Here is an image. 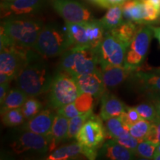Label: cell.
Wrapping results in <instances>:
<instances>
[{
    "instance_id": "cell-1",
    "label": "cell",
    "mask_w": 160,
    "mask_h": 160,
    "mask_svg": "<svg viewBox=\"0 0 160 160\" xmlns=\"http://www.w3.org/2000/svg\"><path fill=\"white\" fill-rule=\"evenodd\" d=\"M53 77L44 57L34 49H30L15 79L17 88L28 97H34L49 91Z\"/></svg>"
},
{
    "instance_id": "cell-2",
    "label": "cell",
    "mask_w": 160,
    "mask_h": 160,
    "mask_svg": "<svg viewBox=\"0 0 160 160\" xmlns=\"http://www.w3.org/2000/svg\"><path fill=\"white\" fill-rule=\"evenodd\" d=\"M43 25L41 20L27 16L5 18L1 26V44L12 43L33 49Z\"/></svg>"
},
{
    "instance_id": "cell-3",
    "label": "cell",
    "mask_w": 160,
    "mask_h": 160,
    "mask_svg": "<svg viewBox=\"0 0 160 160\" xmlns=\"http://www.w3.org/2000/svg\"><path fill=\"white\" fill-rule=\"evenodd\" d=\"M99 53L88 46H72L62 54L60 71L75 77L99 71Z\"/></svg>"
},
{
    "instance_id": "cell-4",
    "label": "cell",
    "mask_w": 160,
    "mask_h": 160,
    "mask_svg": "<svg viewBox=\"0 0 160 160\" xmlns=\"http://www.w3.org/2000/svg\"><path fill=\"white\" fill-rule=\"evenodd\" d=\"M72 47L67 31H64L53 24L43 25L33 49L44 58L62 55Z\"/></svg>"
},
{
    "instance_id": "cell-5",
    "label": "cell",
    "mask_w": 160,
    "mask_h": 160,
    "mask_svg": "<svg viewBox=\"0 0 160 160\" xmlns=\"http://www.w3.org/2000/svg\"><path fill=\"white\" fill-rule=\"evenodd\" d=\"M80 92L72 76L60 71L53 76L49 89L48 104L51 108L59 109L74 102Z\"/></svg>"
},
{
    "instance_id": "cell-6",
    "label": "cell",
    "mask_w": 160,
    "mask_h": 160,
    "mask_svg": "<svg viewBox=\"0 0 160 160\" xmlns=\"http://www.w3.org/2000/svg\"><path fill=\"white\" fill-rule=\"evenodd\" d=\"M153 36L151 25H145L138 29L135 37L128 48L124 66L134 71L144 62Z\"/></svg>"
},
{
    "instance_id": "cell-7",
    "label": "cell",
    "mask_w": 160,
    "mask_h": 160,
    "mask_svg": "<svg viewBox=\"0 0 160 160\" xmlns=\"http://www.w3.org/2000/svg\"><path fill=\"white\" fill-rule=\"evenodd\" d=\"M30 49L11 44L1 49L0 53V73L7 75L10 79H16L25 63Z\"/></svg>"
},
{
    "instance_id": "cell-8",
    "label": "cell",
    "mask_w": 160,
    "mask_h": 160,
    "mask_svg": "<svg viewBox=\"0 0 160 160\" xmlns=\"http://www.w3.org/2000/svg\"><path fill=\"white\" fill-rule=\"evenodd\" d=\"M102 120L92 115L80 129L76 139L83 149L97 151L98 148L103 142L107 133Z\"/></svg>"
},
{
    "instance_id": "cell-9",
    "label": "cell",
    "mask_w": 160,
    "mask_h": 160,
    "mask_svg": "<svg viewBox=\"0 0 160 160\" xmlns=\"http://www.w3.org/2000/svg\"><path fill=\"white\" fill-rule=\"evenodd\" d=\"M128 46L108 31L105 32V37L100 45L99 53V65L122 66L125 62Z\"/></svg>"
},
{
    "instance_id": "cell-10",
    "label": "cell",
    "mask_w": 160,
    "mask_h": 160,
    "mask_svg": "<svg viewBox=\"0 0 160 160\" xmlns=\"http://www.w3.org/2000/svg\"><path fill=\"white\" fill-rule=\"evenodd\" d=\"M22 131L14 138L10 145L15 153L21 154L26 152L45 153L48 151L50 141L48 136L38 134L31 131Z\"/></svg>"
},
{
    "instance_id": "cell-11",
    "label": "cell",
    "mask_w": 160,
    "mask_h": 160,
    "mask_svg": "<svg viewBox=\"0 0 160 160\" xmlns=\"http://www.w3.org/2000/svg\"><path fill=\"white\" fill-rule=\"evenodd\" d=\"M65 22L82 23L92 20L88 9L76 0H48Z\"/></svg>"
},
{
    "instance_id": "cell-12",
    "label": "cell",
    "mask_w": 160,
    "mask_h": 160,
    "mask_svg": "<svg viewBox=\"0 0 160 160\" xmlns=\"http://www.w3.org/2000/svg\"><path fill=\"white\" fill-rule=\"evenodd\" d=\"M48 0H12L1 4L2 18L28 16L37 13Z\"/></svg>"
},
{
    "instance_id": "cell-13",
    "label": "cell",
    "mask_w": 160,
    "mask_h": 160,
    "mask_svg": "<svg viewBox=\"0 0 160 160\" xmlns=\"http://www.w3.org/2000/svg\"><path fill=\"white\" fill-rule=\"evenodd\" d=\"M130 80L140 91L148 93L150 97L160 95V70L156 72H132Z\"/></svg>"
},
{
    "instance_id": "cell-14",
    "label": "cell",
    "mask_w": 160,
    "mask_h": 160,
    "mask_svg": "<svg viewBox=\"0 0 160 160\" xmlns=\"http://www.w3.org/2000/svg\"><path fill=\"white\" fill-rule=\"evenodd\" d=\"M81 93H90L96 98L101 97L105 92L101 69L93 73L73 77Z\"/></svg>"
},
{
    "instance_id": "cell-15",
    "label": "cell",
    "mask_w": 160,
    "mask_h": 160,
    "mask_svg": "<svg viewBox=\"0 0 160 160\" xmlns=\"http://www.w3.org/2000/svg\"><path fill=\"white\" fill-rule=\"evenodd\" d=\"M55 113L51 110H42L39 113L23 124L22 131H31L33 133L48 136L55 118Z\"/></svg>"
},
{
    "instance_id": "cell-16",
    "label": "cell",
    "mask_w": 160,
    "mask_h": 160,
    "mask_svg": "<svg viewBox=\"0 0 160 160\" xmlns=\"http://www.w3.org/2000/svg\"><path fill=\"white\" fill-rule=\"evenodd\" d=\"M102 76L106 88H115L131 77L132 72L125 66L100 64Z\"/></svg>"
},
{
    "instance_id": "cell-17",
    "label": "cell",
    "mask_w": 160,
    "mask_h": 160,
    "mask_svg": "<svg viewBox=\"0 0 160 160\" xmlns=\"http://www.w3.org/2000/svg\"><path fill=\"white\" fill-rule=\"evenodd\" d=\"M122 8L127 21L137 24L150 23L147 4L144 0H129L122 5Z\"/></svg>"
},
{
    "instance_id": "cell-18",
    "label": "cell",
    "mask_w": 160,
    "mask_h": 160,
    "mask_svg": "<svg viewBox=\"0 0 160 160\" xmlns=\"http://www.w3.org/2000/svg\"><path fill=\"white\" fill-rule=\"evenodd\" d=\"M127 109L128 106L109 92L105 91L101 97L100 117L103 121H106L111 117H119Z\"/></svg>"
},
{
    "instance_id": "cell-19",
    "label": "cell",
    "mask_w": 160,
    "mask_h": 160,
    "mask_svg": "<svg viewBox=\"0 0 160 160\" xmlns=\"http://www.w3.org/2000/svg\"><path fill=\"white\" fill-rule=\"evenodd\" d=\"M98 156L112 160H130L134 159L136 153L111 139L103 144Z\"/></svg>"
},
{
    "instance_id": "cell-20",
    "label": "cell",
    "mask_w": 160,
    "mask_h": 160,
    "mask_svg": "<svg viewBox=\"0 0 160 160\" xmlns=\"http://www.w3.org/2000/svg\"><path fill=\"white\" fill-rule=\"evenodd\" d=\"M69 119L65 116L57 113L55 116L53 125L50 134L48 136L49 138L50 145L49 150L53 151L56 148V145L63 140L68 139V133Z\"/></svg>"
},
{
    "instance_id": "cell-21",
    "label": "cell",
    "mask_w": 160,
    "mask_h": 160,
    "mask_svg": "<svg viewBox=\"0 0 160 160\" xmlns=\"http://www.w3.org/2000/svg\"><path fill=\"white\" fill-rule=\"evenodd\" d=\"M66 31L69 36L72 46H88L89 47L86 22H65Z\"/></svg>"
},
{
    "instance_id": "cell-22",
    "label": "cell",
    "mask_w": 160,
    "mask_h": 160,
    "mask_svg": "<svg viewBox=\"0 0 160 160\" xmlns=\"http://www.w3.org/2000/svg\"><path fill=\"white\" fill-rule=\"evenodd\" d=\"M86 28H87L89 47L98 51L105 34V31L101 22L100 20L95 19L86 22Z\"/></svg>"
},
{
    "instance_id": "cell-23",
    "label": "cell",
    "mask_w": 160,
    "mask_h": 160,
    "mask_svg": "<svg viewBox=\"0 0 160 160\" xmlns=\"http://www.w3.org/2000/svg\"><path fill=\"white\" fill-rule=\"evenodd\" d=\"M123 17L122 5H115L109 8L105 15L99 20L106 32L111 31L121 25L123 22Z\"/></svg>"
},
{
    "instance_id": "cell-24",
    "label": "cell",
    "mask_w": 160,
    "mask_h": 160,
    "mask_svg": "<svg viewBox=\"0 0 160 160\" xmlns=\"http://www.w3.org/2000/svg\"><path fill=\"white\" fill-rule=\"evenodd\" d=\"M28 97V96L19 88L11 90L1 104V113L10 109L21 108Z\"/></svg>"
},
{
    "instance_id": "cell-25",
    "label": "cell",
    "mask_w": 160,
    "mask_h": 160,
    "mask_svg": "<svg viewBox=\"0 0 160 160\" xmlns=\"http://www.w3.org/2000/svg\"><path fill=\"white\" fill-rule=\"evenodd\" d=\"M138 28L135 22L131 21L123 22L119 26L108 32L112 33L117 39L121 40L128 47L131 45L133 38L135 37Z\"/></svg>"
},
{
    "instance_id": "cell-26",
    "label": "cell",
    "mask_w": 160,
    "mask_h": 160,
    "mask_svg": "<svg viewBox=\"0 0 160 160\" xmlns=\"http://www.w3.org/2000/svg\"><path fill=\"white\" fill-rule=\"evenodd\" d=\"M82 146L78 142L72 143L71 145L62 146L56 149L46 158L48 160H65L79 154H82Z\"/></svg>"
},
{
    "instance_id": "cell-27",
    "label": "cell",
    "mask_w": 160,
    "mask_h": 160,
    "mask_svg": "<svg viewBox=\"0 0 160 160\" xmlns=\"http://www.w3.org/2000/svg\"><path fill=\"white\" fill-rule=\"evenodd\" d=\"M106 133L112 139H117L129 132V126L124 122L120 116L106 120Z\"/></svg>"
},
{
    "instance_id": "cell-28",
    "label": "cell",
    "mask_w": 160,
    "mask_h": 160,
    "mask_svg": "<svg viewBox=\"0 0 160 160\" xmlns=\"http://www.w3.org/2000/svg\"><path fill=\"white\" fill-rule=\"evenodd\" d=\"M2 120L4 125L7 127H16L25 123L24 117L21 108L10 109L1 113Z\"/></svg>"
},
{
    "instance_id": "cell-29",
    "label": "cell",
    "mask_w": 160,
    "mask_h": 160,
    "mask_svg": "<svg viewBox=\"0 0 160 160\" xmlns=\"http://www.w3.org/2000/svg\"><path fill=\"white\" fill-rule=\"evenodd\" d=\"M93 115V111L86 112V113L79 114L76 117L69 119L68 133V139L76 138L80 129L82 128L84 124L88 119Z\"/></svg>"
},
{
    "instance_id": "cell-30",
    "label": "cell",
    "mask_w": 160,
    "mask_h": 160,
    "mask_svg": "<svg viewBox=\"0 0 160 160\" xmlns=\"http://www.w3.org/2000/svg\"><path fill=\"white\" fill-rule=\"evenodd\" d=\"M151 122L142 119L129 127L130 133L140 141L145 139L151 128Z\"/></svg>"
},
{
    "instance_id": "cell-31",
    "label": "cell",
    "mask_w": 160,
    "mask_h": 160,
    "mask_svg": "<svg viewBox=\"0 0 160 160\" xmlns=\"http://www.w3.org/2000/svg\"><path fill=\"white\" fill-rule=\"evenodd\" d=\"M21 109L25 119L28 120L42 111V104L38 99L33 98V97H29Z\"/></svg>"
},
{
    "instance_id": "cell-32",
    "label": "cell",
    "mask_w": 160,
    "mask_h": 160,
    "mask_svg": "<svg viewBox=\"0 0 160 160\" xmlns=\"http://www.w3.org/2000/svg\"><path fill=\"white\" fill-rule=\"evenodd\" d=\"M157 144L152 142L149 140L144 139L139 142L138 146L136 149V155L146 159H153V154H154L156 149L157 147Z\"/></svg>"
},
{
    "instance_id": "cell-33",
    "label": "cell",
    "mask_w": 160,
    "mask_h": 160,
    "mask_svg": "<svg viewBox=\"0 0 160 160\" xmlns=\"http://www.w3.org/2000/svg\"><path fill=\"white\" fill-rule=\"evenodd\" d=\"M73 103L80 113L93 111V96L90 93H81Z\"/></svg>"
},
{
    "instance_id": "cell-34",
    "label": "cell",
    "mask_w": 160,
    "mask_h": 160,
    "mask_svg": "<svg viewBox=\"0 0 160 160\" xmlns=\"http://www.w3.org/2000/svg\"><path fill=\"white\" fill-rule=\"evenodd\" d=\"M135 108L139 113L141 117L144 119L148 120V121L153 122L158 117V113L154 105L142 103L139 104V105L136 106Z\"/></svg>"
},
{
    "instance_id": "cell-35",
    "label": "cell",
    "mask_w": 160,
    "mask_h": 160,
    "mask_svg": "<svg viewBox=\"0 0 160 160\" xmlns=\"http://www.w3.org/2000/svg\"><path fill=\"white\" fill-rule=\"evenodd\" d=\"M120 117H121L122 119L123 120L124 122L127 125H128L129 127L131 125L137 122L138 121L142 119L135 107H128L127 111L124 112L123 113H122Z\"/></svg>"
},
{
    "instance_id": "cell-36",
    "label": "cell",
    "mask_w": 160,
    "mask_h": 160,
    "mask_svg": "<svg viewBox=\"0 0 160 160\" xmlns=\"http://www.w3.org/2000/svg\"><path fill=\"white\" fill-rule=\"evenodd\" d=\"M114 140H116L117 142L121 144L122 145L125 146V147L132 150V151H133L134 152L136 151V149H137L138 144H139L140 142V140L137 139V138H135L134 137H133V136L130 133V132L121 136V137L117 138V139Z\"/></svg>"
},
{
    "instance_id": "cell-37",
    "label": "cell",
    "mask_w": 160,
    "mask_h": 160,
    "mask_svg": "<svg viewBox=\"0 0 160 160\" xmlns=\"http://www.w3.org/2000/svg\"><path fill=\"white\" fill-rule=\"evenodd\" d=\"M145 139L159 145L160 144V117L158 116L157 119L151 124L150 132Z\"/></svg>"
},
{
    "instance_id": "cell-38",
    "label": "cell",
    "mask_w": 160,
    "mask_h": 160,
    "mask_svg": "<svg viewBox=\"0 0 160 160\" xmlns=\"http://www.w3.org/2000/svg\"><path fill=\"white\" fill-rule=\"evenodd\" d=\"M57 113L65 116V117L68 118V119H71V118L74 117L76 116L82 114V113H80L79 111L76 108L73 102L70 104H68V105H66L65 106H62V107L59 108V109H57Z\"/></svg>"
},
{
    "instance_id": "cell-39",
    "label": "cell",
    "mask_w": 160,
    "mask_h": 160,
    "mask_svg": "<svg viewBox=\"0 0 160 160\" xmlns=\"http://www.w3.org/2000/svg\"><path fill=\"white\" fill-rule=\"evenodd\" d=\"M129 0H102V7L103 8H108L115 5H122L126 2Z\"/></svg>"
},
{
    "instance_id": "cell-40",
    "label": "cell",
    "mask_w": 160,
    "mask_h": 160,
    "mask_svg": "<svg viewBox=\"0 0 160 160\" xmlns=\"http://www.w3.org/2000/svg\"><path fill=\"white\" fill-rule=\"evenodd\" d=\"M10 82L0 84V103H2L6 96L8 93Z\"/></svg>"
},
{
    "instance_id": "cell-41",
    "label": "cell",
    "mask_w": 160,
    "mask_h": 160,
    "mask_svg": "<svg viewBox=\"0 0 160 160\" xmlns=\"http://www.w3.org/2000/svg\"><path fill=\"white\" fill-rule=\"evenodd\" d=\"M151 98L153 99V105H154L156 109H157L158 116L160 117V95L153 96V97H151Z\"/></svg>"
},
{
    "instance_id": "cell-42",
    "label": "cell",
    "mask_w": 160,
    "mask_h": 160,
    "mask_svg": "<svg viewBox=\"0 0 160 160\" xmlns=\"http://www.w3.org/2000/svg\"><path fill=\"white\" fill-rule=\"evenodd\" d=\"M151 28L153 31V37L158 40L160 45V27H154V26L151 25Z\"/></svg>"
},
{
    "instance_id": "cell-43",
    "label": "cell",
    "mask_w": 160,
    "mask_h": 160,
    "mask_svg": "<svg viewBox=\"0 0 160 160\" xmlns=\"http://www.w3.org/2000/svg\"><path fill=\"white\" fill-rule=\"evenodd\" d=\"M148 2H150L151 5H153L156 8L160 11V0H146Z\"/></svg>"
},
{
    "instance_id": "cell-44",
    "label": "cell",
    "mask_w": 160,
    "mask_h": 160,
    "mask_svg": "<svg viewBox=\"0 0 160 160\" xmlns=\"http://www.w3.org/2000/svg\"><path fill=\"white\" fill-rule=\"evenodd\" d=\"M89 1L100 6V7H102V0H89Z\"/></svg>"
},
{
    "instance_id": "cell-45",
    "label": "cell",
    "mask_w": 160,
    "mask_h": 160,
    "mask_svg": "<svg viewBox=\"0 0 160 160\" xmlns=\"http://www.w3.org/2000/svg\"><path fill=\"white\" fill-rule=\"evenodd\" d=\"M155 159V160H160V153L159 152L155 151L154 154H153V159Z\"/></svg>"
},
{
    "instance_id": "cell-46",
    "label": "cell",
    "mask_w": 160,
    "mask_h": 160,
    "mask_svg": "<svg viewBox=\"0 0 160 160\" xmlns=\"http://www.w3.org/2000/svg\"><path fill=\"white\" fill-rule=\"evenodd\" d=\"M156 151H157V152H159V153H160V144H159V145H157V149H156Z\"/></svg>"
},
{
    "instance_id": "cell-47",
    "label": "cell",
    "mask_w": 160,
    "mask_h": 160,
    "mask_svg": "<svg viewBox=\"0 0 160 160\" xmlns=\"http://www.w3.org/2000/svg\"><path fill=\"white\" fill-rule=\"evenodd\" d=\"M4 1H5V2H9V1H12V0H4Z\"/></svg>"
},
{
    "instance_id": "cell-48",
    "label": "cell",
    "mask_w": 160,
    "mask_h": 160,
    "mask_svg": "<svg viewBox=\"0 0 160 160\" xmlns=\"http://www.w3.org/2000/svg\"></svg>"
},
{
    "instance_id": "cell-49",
    "label": "cell",
    "mask_w": 160,
    "mask_h": 160,
    "mask_svg": "<svg viewBox=\"0 0 160 160\" xmlns=\"http://www.w3.org/2000/svg\"><path fill=\"white\" fill-rule=\"evenodd\" d=\"M141 1H142V0H141Z\"/></svg>"
},
{
    "instance_id": "cell-50",
    "label": "cell",
    "mask_w": 160,
    "mask_h": 160,
    "mask_svg": "<svg viewBox=\"0 0 160 160\" xmlns=\"http://www.w3.org/2000/svg\"><path fill=\"white\" fill-rule=\"evenodd\" d=\"M159 70H160V68H159Z\"/></svg>"
}]
</instances>
